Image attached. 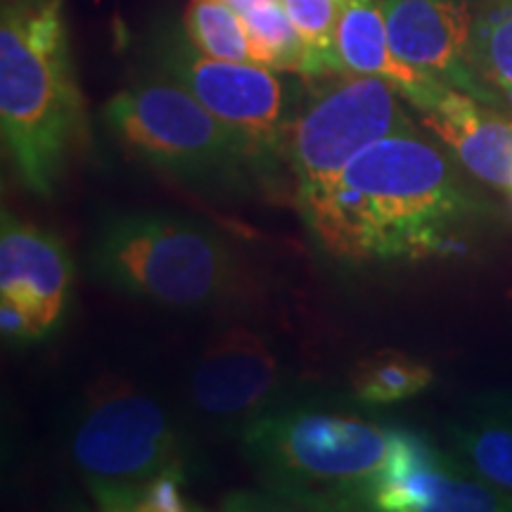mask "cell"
<instances>
[{
	"mask_svg": "<svg viewBox=\"0 0 512 512\" xmlns=\"http://www.w3.org/2000/svg\"><path fill=\"white\" fill-rule=\"evenodd\" d=\"M297 209L339 259L392 261L444 249L472 202L451 157L411 126L358 152L328 188Z\"/></svg>",
	"mask_w": 512,
	"mask_h": 512,
	"instance_id": "cell-1",
	"label": "cell"
},
{
	"mask_svg": "<svg viewBox=\"0 0 512 512\" xmlns=\"http://www.w3.org/2000/svg\"><path fill=\"white\" fill-rule=\"evenodd\" d=\"M62 0H3L0 133L24 188L50 197L86 136Z\"/></svg>",
	"mask_w": 512,
	"mask_h": 512,
	"instance_id": "cell-2",
	"label": "cell"
},
{
	"mask_svg": "<svg viewBox=\"0 0 512 512\" xmlns=\"http://www.w3.org/2000/svg\"><path fill=\"white\" fill-rule=\"evenodd\" d=\"M245 456L278 496L325 508H370L392 432L349 413L280 408L249 420Z\"/></svg>",
	"mask_w": 512,
	"mask_h": 512,
	"instance_id": "cell-3",
	"label": "cell"
},
{
	"mask_svg": "<svg viewBox=\"0 0 512 512\" xmlns=\"http://www.w3.org/2000/svg\"><path fill=\"white\" fill-rule=\"evenodd\" d=\"M69 456L93 501L110 512H138L159 479L188 477V451L166 408L114 377L83 396Z\"/></svg>",
	"mask_w": 512,
	"mask_h": 512,
	"instance_id": "cell-4",
	"label": "cell"
},
{
	"mask_svg": "<svg viewBox=\"0 0 512 512\" xmlns=\"http://www.w3.org/2000/svg\"><path fill=\"white\" fill-rule=\"evenodd\" d=\"M91 266L114 290L174 309L216 304L235 283L233 252L221 235L147 211L107 221L93 242Z\"/></svg>",
	"mask_w": 512,
	"mask_h": 512,
	"instance_id": "cell-5",
	"label": "cell"
},
{
	"mask_svg": "<svg viewBox=\"0 0 512 512\" xmlns=\"http://www.w3.org/2000/svg\"><path fill=\"white\" fill-rule=\"evenodd\" d=\"M102 119L128 155L197 185L242 181L259 155L252 138L164 74L114 95Z\"/></svg>",
	"mask_w": 512,
	"mask_h": 512,
	"instance_id": "cell-6",
	"label": "cell"
},
{
	"mask_svg": "<svg viewBox=\"0 0 512 512\" xmlns=\"http://www.w3.org/2000/svg\"><path fill=\"white\" fill-rule=\"evenodd\" d=\"M399 95L380 76L347 74L311 100L290 128L297 204L328 188L368 145L413 126Z\"/></svg>",
	"mask_w": 512,
	"mask_h": 512,
	"instance_id": "cell-7",
	"label": "cell"
},
{
	"mask_svg": "<svg viewBox=\"0 0 512 512\" xmlns=\"http://www.w3.org/2000/svg\"><path fill=\"white\" fill-rule=\"evenodd\" d=\"M155 57L166 79L183 86L211 114L238 128L259 147L271 145L280 136L285 88L273 69L204 55L192 46L185 31H164L155 41Z\"/></svg>",
	"mask_w": 512,
	"mask_h": 512,
	"instance_id": "cell-8",
	"label": "cell"
},
{
	"mask_svg": "<svg viewBox=\"0 0 512 512\" xmlns=\"http://www.w3.org/2000/svg\"><path fill=\"white\" fill-rule=\"evenodd\" d=\"M370 510L501 512L512 510V494L479 479L458 458L444 456L415 434L392 432Z\"/></svg>",
	"mask_w": 512,
	"mask_h": 512,
	"instance_id": "cell-9",
	"label": "cell"
},
{
	"mask_svg": "<svg viewBox=\"0 0 512 512\" xmlns=\"http://www.w3.org/2000/svg\"><path fill=\"white\" fill-rule=\"evenodd\" d=\"M389 46L420 74L470 93L482 102H498L467 62L472 15L465 0H382Z\"/></svg>",
	"mask_w": 512,
	"mask_h": 512,
	"instance_id": "cell-10",
	"label": "cell"
},
{
	"mask_svg": "<svg viewBox=\"0 0 512 512\" xmlns=\"http://www.w3.org/2000/svg\"><path fill=\"white\" fill-rule=\"evenodd\" d=\"M72 283L74 261L62 240L3 211L0 302L27 313L43 337L62 318Z\"/></svg>",
	"mask_w": 512,
	"mask_h": 512,
	"instance_id": "cell-11",
	"label": "cell"
},
{
	"mask_svg": "<svg viewBox=\"0 0 512 512\" xmlns=\"http://www.w3.org/2000/svg\"><path fill=\"white\" fill-rule=\"evenodd\" d=\"M278 361L256 332L223 330L211 337L192 373V403L197 411L233 418L264 406L278 384Z\"/></svg>",
	"mask_w": 512,
	"mask_h": 512,
	"instance_id": "cell-12",
	"label": "cell"
},
{
	"mask_svg": "<svg viewBox=\"0 0 512 512\" xmlns=\"http://www.w3.org/2000/svg\"><path fill=\"white\" fill-rule=\"evenodd\" d=\"M430 131L479 181L512 192V119L458 88L422 112Z\"/></svg>",
	"mask_w": 512,
	"mask_h": 512,
	"instance_id": "cell-13",
	"label": "cell"
},
{
	"mask_svg": "<svg viewBox=\"0 0 512 512\" xmlns=\"http://www.w3.org/2000/svg\"><path fill=\"white\" fill-rule=\"evenodd\" d=\"M337 50L344 72L380 76L392 83L420 112L430 110L446 93V88H451L420 74L418 69L408 67L394 55L389 46L382 0H347L342 5L337 24Z\"/></svg>",
	"mask_w": 512,
	"mask_h": 512,
	"instance_id": "cell-14",
	"label": "cell"
},
{
	"mask_svg": "<svg viewBox=\"0 0 512 512\" xmlns=\"http://www.w3.org/2000/svg\"><path fill=\"white\" fill-rule=\"evenodd\" d=\"M456 458L479 479L512 494V425L484 403L465 422L451 425Z\"/></svg>",
	"mask_w": 512,
	"mask_h": 512,
	"instance_id": "cell-15",
	"label": "cell"
},
{
	"mask_svg": "<svg viewBox=\"0 0 512 512\" xmlns=\"http://www.w3.org/2000/svg\"><path fill=\"white\" fill-rule=\"evenodd\" d=\"M467 62L498 98L512 91V0H486L472 19Z\"/></svg>",
	"mask_w": 512,
	"mask_h": 512,
	"instance_id": "cell-16",
	"label": "cell"
},
{
	"mask_svg": "<svg viewBox=\"0 0 512 512\" xmlns=\"http://www.w3.org/2000/svg\"><path fill=\"white\" fill-rule=\"evenodd\" d=\"M434 380V373L425 363L399 354L380 351L363 358L351 370V392L366 403H396L425 392Z\"/></svg>",
	"mask_w": 512,
	"mask_h": 512,
	"instance_id": "cell-17",
	"label": "cell"
},
{
	"mask_svg": "<svg viewBox=\"0 0 512 512\" xmlns=\"http://www.w3.org/2000/svg\"><path fill=\"white\" fill-rule=\"evenodd\" d=\"M190 43L216 60L252 62L245 19L226 0H190L183 12Z\"/></svg>",
	"mask_w": 512,
	"mask_h": 512,
	"instance_id": "cell-18",
	"label": "cell"
},
{
	"mask_svg": "<svg viewBox=\"0 0 512 512\" xmlns=\"http://www.w3.org/2000/svg\"><path fill=\"white\" fill-rule=\"evenodd\" d=\"M283 5L304 43V79L347 74L337 50L339 0H283Z\"/></svg>",
	"mask_w": 512,
	"mask_h": 512,
	"instance_id": "cell-19",
	"label": "cell"
},
{
	"mask_svg": "<svg viewBox=\"0 0 512 512\" xmlns=\"http://www.w3.org/2000/svg\"><path fill=\"white\" fill-rule=\"evenodd\" d=\"M240 15L245 19L254 64L275 72L302 74L304 43L287 15L283 0L256 3Z\"/></svg>",
	"mask_w": 512,
	"mask_h": 512,
	"instance_id": "cell-20",
	"label": "cell"
},
{
	"mask_svg": "<svg viewBox=\"0 0 512 512\" xmlns=\"http://www.w3.org/2000/svg\"><path fill=\"white\" fill-rule=\"evenodd\" d=\"M188 477L185 475H166L147 489V494L140 503L138 512H178L188 510L183 489Z\"/></svg>",
	"mask_w": 512,
	"mask_h": 512,
	"instance_id": "cell-21",
	"label": "cell"
},
{
	"mask_svg": "<svg viewBox=\"0 0 512 512\" xmlns=\"http://www.w3.org/2000/svg\"><path fill=\"white\" fill-rule=\"evenodd\" d=\"M0 330H3L5 337L15 339V342H31V339L41 337L27 313H22L17 306L8 302H0Z\"/></svg>",
	"mask_w": 512,
	"mask_h": 512,
	"instance_id": "cell-22",
	"label": "cell"
},
{
	"mask_svg": "<svg viewBox=\"0 0 512 512\" xmlns=\"http://www.w3.org/2000/svg\"><path fill=\"white\" fill-rule=\"evenodd\" d=\"M482 403H484L486 408H491V411L498 413L503 420H508L510 425H512V396H505V394H501V396H486Z\"/></svg>",
	"mask_w": 512,
	"mask_h": 512,
	"instance_id": "cell-23",
	"label": "cell"
},
{
	"mask_svg": "<svg viewBox=\"0 0 512 512\" xmlns=\"http://www.w3.org/2000/svg\"><path fill=\"white\" fill-rule=\"evenodd\" d=\"M505 95H508V102L512 105V91H510V93H505Z\"/></svg>",
	"mask_w": 512,
	"mask_h": 512,
	"instance_id": "cell-24",
	"label": "cell"
},
{
	"mask_svg": "<svg viewBox=\"0 0 512 512\" xmlns=\"http://www.w3.org/2000/svg\"><path fill=\"white\" fill-rule=\"evenodd\" d=\"M344 3H347V0H339V5H344Z\"/></svg>",
	"mask_w": 512,
	"mask_h": 512,
	"instance_id": "cell-25",
	"label": "cell"
},
{
	"mask_svg": "<svg viewBox=\"0 0 512 512\" xmlns=\"http://www.w3.org/2000/svg\"><path fill=\"white\" fill-rule=\"evenodd\" d=\"M226 3H230V0H226Z\"/></svg>",
	"mask_w": 512,
	"mask_h": 512,
	"instance_id": "cell-26",
	"label": "cell"
}]
</instances>
